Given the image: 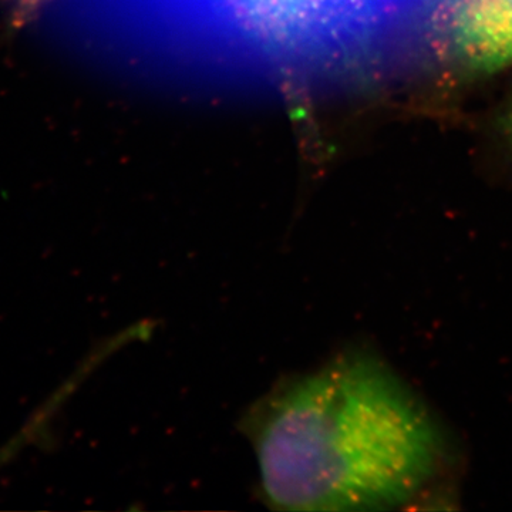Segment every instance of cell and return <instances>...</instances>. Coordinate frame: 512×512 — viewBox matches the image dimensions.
Wrapping results in <instances>:
<instances>
[{
    "mask_svg": "<svg viewBox=\"0 0 512 512\" xmlns=\"http://www.w3.org/2000/svg\"><path fill=\"white\" fill-rule=\"evenodd\" d=\"M264 500L275 510H389L439 478L447 441L423 400L373 353L288 376L248 410Z\"/></svg>",
    "mask_w": 512,
    "mask_h": 512,
    "instance_id": "obj_1",
    "label": "cell"
},
{
    "mask_svg": "<svg viewBox=\"0 0 512 512\" xmlns=\"http://www.w3.org/2000/svg\"><path fill=\"white\" fill-rule=\"evenodd\" d=\"M410 0H131L154 56L222 82L326 86L382 70Z\"/></svg>",
    "mask_w": 512,
    "mask_h": 512,
    "instance_id": "obj_2",
    "label": "cell"
},
{
    "mask_svg": "<svg viewBox=\"0 0 512 512\" xmlns=\"http://www.w3.org/2000/svg\"><path fill=\"white\" fill-rule=\"evenodd\" d=\"M503 130L505 136L508 137V140H510L512 144V101L508 104L507 110H505L503 116Z\"/></svg>",
    "mask_w": 512,
    "mask_h": 512,
    "instance_id": "obj_4",
    "label": "cell"
},
{
    "mask_svg": "<svg viewBox=\"0 0 512 512\" xmlns=\"http://www.w3.org/2000/svg\"><path fill=\"white\" fill-rule=\"evenodd\" d=\"M403 52L473 76L503 70L512 64V0H412Z\"/></svg>",
    "mask_w": 512,
    "mask_h": 512,
    "instance_id": "obj_3",
    "label": "cell"
},
{
    "mask_svg": "<svg viewBox=\"0 0 512 512\" xmlns=\"http://www.w3.org/2000/svg\"><path fill=\"white\" fill-rule=\"evenodd\" d=\"M25 2H29V0H25Z\"/></svg>",
    "mask_w": 512,
    "mask_h": 512,
    "instance_id": "obj_5",
    "label": "cell"
}]
</instances>
